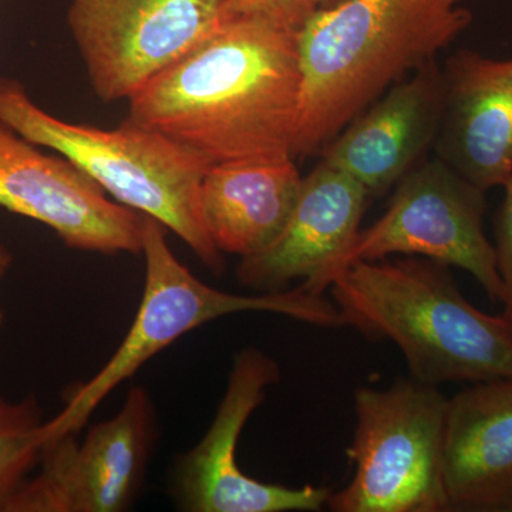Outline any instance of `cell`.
<instances>
[{
    "label": "cell",
    "mask_w": 512,
    "mask_h": 512,
    "mask_svg": "<svg viewBox=\"0 0 512 512\" xmlns=\"http://www.w3.org/2000/svg\"><path fill=\"white\" fill-rule=\"evenodd\" d=\"M298 30L229 16L128 100V117L210 163L293 157L301 104Z\"/></svg>",
    "instance_id": "6da1fadb"
},
{
    "label": "cell",
    "mask_w": 512,
    "mask_h": 512,
    "mask_svg": "<svg viewBox=\"0 0 512 512\" xmlns=\"http://www.w3.org/2000/svg\"><path fill=\"white\" fill-rule=\"evenodd\" d=\"M471 22L461 0H342L316 12L298 30L302 90L293 157L323 150Z\"/></svg>",
    "instance_id": "7a4b0ae2"
},
{
    "label": "cell",
    "mask_w": 512,
    "mask_h": 512,
    "mask_svg": "<svg viewBox=\"0 0 512 512\" xmlns=\"http://www.w3.org/2000/svg\"><path fill=\"white\" fill-rule=\"evenodd\" d=\"M346 326L402 350L416 382L512 379V322L464 298L450 266L402 256L355 261L330 285Z\"/></svg>",
    "instance_id": "3957f363"
},
{
    "label": "cell",
    "mask_w": 512,
    "mask_h": 512,
    "mask_svg": "<svg viewBox=\"0 0 512 512\" xmlns=\"http://www.w3.org/2000/svg\"><path fill=\"white\" fill-rule=\"evenodd\" d=\"M0 123L72 161L119 204L161 222L222 274V252L201 215V185L212 165L207 158L130 119L111 130L59 119L13 79H0Z\"/></svg>",
    "instance_id": "277c9868"
},
{
    "label": "cell",
    "mask_w": 512,
    "mask_h": 512,
    "mask_svg": "<svg viewBox=\"0 0 512 512\" xmlns=\"http://www.w3.org/2000/svg\"><path fill=\"white\" fill-rule=\"evenodd\" d=\"M167 228L144 218L146 281L133 325L109 362L66 399L62 412L42 427L43 444L86 426L94 410L117 386L175 340L211 320L239 312H269L319 328H343L338 306L302 285L279 292L237 295L202 282L178 261L167 242Z\"/></svg>",
    "instance_id": "5b68a950"
},
{
    "label": "cell",
    "mask_w": 512,
    "mask_h": 512,
    "mask_svg": "<svg viewBox=\"0 0 512 512\" xmlns=\"http://www.w3.org/2000/svg\"><path fill=\"white\" fill-rule=\"evenodd\" d=\"M356 429L346 456L355 476L328 507L336 512H448L441 454L448 399L439 387L399 377L353 394Z\"/></svg>",
    "instance_id": "8992f818"
},
{
    "label": "cell",
    "mask_w": 512,
    "mask_h": 512,
    "mask_svg": "<svg viewBox=\"0 0 512 512\" xmlns=\"http://www.w3.org/2000/svg\"><path fill=\"white\" fill-rule=\"evenodd\" d=\"M229 18L228 0H70L67 25L93 92L130 100Z\"/></svg>",
    "instance_id": "52a82bcc"
},
{
    "label": "cell",
    "mask_w": 512,
    "mask_h": 512,
    "mask_svg": "<svg viewBox=\"0 0 512 512\" xmlns=\"http://www.w3.org/2000/svg\"><path fill=\"white\" fill-rule=\"evenodd\" d=\"M485 192L439 157L421 161L396 184L382 217L359 232L343 271L355 261L421 256L463 269L501 303L495 249L484 231Z\"/></svg>",
    "instance_id": "ba28073f"
},
{
    "label": "cell",
    "mask_w": 512,
    "mask_h": 512,
    "mask_svg": "<svg viewBox=\"0 0 512 512\" xmlns=\"http://www.w3.org/2000/svg\"><path fill=\"white\" fill-rule=\"evenodd\" d=\"M156 410L140 386L120 412L96 424L82 443L66 434L43 444L29 477L3 512H121L136 500L156 441Z\"/></svg>",
    "instance_id": "9c48e42d"
},
{
    "label": "cell",
    "mask_w": 512,
    "mask_h": 512,
    "mask_svg": "<svg viewBox=\"0 0 512 512\" xmlns=\"http://www.w3.org/2000/svg\"><path fill=\"white\" fill-rule=\"evenodd\" d=\"M281 379V369L261 350H239L210 429L181 456L174 477L175 498L190 512L320 511L328 503L326 487L292 488L262 483L238 464L239 437L266 390Z\"/></svg>",
    "instance_id": "30bf717a"
},
{
    "label": "cell",
    "mask_w": 512,
    "mask_h": 512,
    "mask_svg": "<svg viewBox=\"0 0 512 512\" xmlns=\"http://www.w3.org/2000/svg\"><path fill=\"white\" fill-rule=\"evenodd\" d=\"M36 147L0 123V207L42 222L69 248L140 255L146 215L109 200L66 157Z\"/></svg>",
    "instance_id": "8fae6325"
},
{
    "label": "cell",
    "mask_w": 512,
    "mask_h": 512,
    "mask_svg": "<svg viewBox=\"0 0 512 512\" xmlns=\"http://www.w3.org/2000/svg\"><path fill=\"white\" fill-rule=\"evenodd\" d=\"M369 197L359 181L320 160L303 177L295 210L279 237L239 262V284L261 293L279 292L301 279L303 288L323 295L343 271Z\"/></svg>",
    "instance_id": "7c38bea8"
},
{
    "label": "cell",
    "mask_w": 512,
    "mask_h": 512,
    "mask_svg": "<svg viewBox=\"0 0 512 512\" xmlns=\"http://www.w3.org/2000/svg\"><path fill=\"white\" fill-rule=\"evenodd\" d=\"M443 113L437 60L390 87L323 148L322 160L345 171L372 195L399 183L434 146Z\"/></svg>",
    "instance_id": "4fadbf2b"
},
{
    "label": "cell",
    "mask_w": 512,
    "mask_h": 512,
    "mask_svg": "<svg viewBox=\"0 0 512 512\" xmlns=\"http://www.w3.org/2000/svg\"><path fill=\"white\" fill-rule=\"evenodd\" d=\"M437 157L481 190L512 177V57L458 50L441 67Z\"/></svg>",
    "instance_id": "5bb4252c"
},
{
    "label": "cell",
    "mask_w": 512,
    "mask_h": 512,
    "mask_svg": "<svg viewBox=\"0 0 512 512\" xmlns=\"http://www.w3.org/2000/svg\"><path fill=\"white\" fill-rule=\"evenodd\" d=\"M441 477L448 511L512 512V379L448 399Z\"/></svg>",
    "instance_id": "9a60e30c"
},
{
    "label": "cell",
    "mask_w": 512,
    "mask_h": 512,
    "mask_svg": "<svg viewBox=\"0 0 512 512\" xmlns=\"http://www.w3.org/2000/svg\"><path fill=\"white\" fill-rule=\"evenodd\" d=\"M302 183L295 157L212 164L200 200L212 244L241 259L264 251L288 224Z\"/></svg>",
    "instance_id": "2e32d148"
},
{
    "label": "cell",
    "mask_w": 512,
    "mask_h": 512,
    "mask_svg": "<svg viewBox=\"0 0 512 512\" xmlns=\"http://www.w3.org/2000/svg\"><path fill=\"white\" fill-rule=\"evenodd\" d=\"M43 424L33 394L20 402L0 397V512L39 464Z\"/></svg>",
    "instance_id": "e0dca14e"
},
{
    "label": "cell",
    "mask_w": 512,
    "mask_h": 512,
    "mask_svg": "<svg viewBox=\"0 0 512 512\" xmlns=\"http://www.w3.org/2000/svg\"><path fill=\"white\" fill-rule=\"evenodd\" d=\"M342 0H228L229 16H261L299 30L319 10Z\"/></svg>",
    "instance_id": "ac0fdd59"
},
{
    "label": "cell",
    "mask_w": 512,
    "mask_h": 512,
    "mask_svg": "<svg viewBox=\"0 0 512 512\" xmlns=\"http://www.w3.org/2000/svg\"><path fill=\"white\" fill-rule=\"evenodd\" d=\"M504 200L495 218V259L503 284L504 315L512 322V177L504 184Z\"/></svg>",
    "instance_id": "d6986e66"
},
{
    "label": "cell",
    "mask_w": 512,
    "mask_h": 512,
    "mask_svg": "<svg viewBox=\"0 0 512 512\" xmlns=\"http://www.w3.org/2000/svg\"><path fill=\"white\" fill-rule=\"evenodd\" d=\"M12 264V252H10L5 245L0 244V282H2V279L5 278L6 274H8ZM3 318H5V315H3L2 309H0V329H2Z\"/></svg>",
    "instance_id": "ffe728a7"
}]
</instances>
